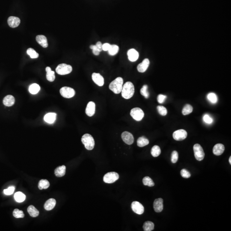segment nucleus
<instances>
[{
	"label": "nucleus",
	"instance_id": "11",
	"mask_svg": "<svg viewBox=\"0 0 231 231\" xmlns=\"http://www.w3.org/2000/svg\"><path fill=\"white\" fill-rule=\"evenodd\" d=\"M123 141L128 145H131L134 142V138L133 135L128 131H124L121 135Z\"/></svg>",
	"mask_w": 231,
	"mask_h": 231
},
{
	"label": "nucleus",
	"instance_id": "40",
	"mask_svg": "<svg viewBox=\"0 0 231 231\" xmlns=\"http://www.w3.org/2000/svg\"><path fill=\"white\" fill-rule=\"evenodd\" d=\"M178 158V154L177 152L174 151L172 152L171 155V160L172 163H176Z\"/></svg>",
	"mask_w": 231,
	"mask_h": 231
},
{
	"label": "nucleus",
	"instance_id": "38",
	"mask_svg": "<svg viewBox=\"0 0 231 231\" xmlns=\"http://www.w3.org/2000/svg\"><path fill=\"white\" fill-rule=\"evenodd\" d=\"M13 215L16 218H23L24 217V214L23 211L18 209H15L13 211Z\"/></svg>",
	"mask_w": 231,
	"mask_h": 231
},
{
	"label": "nucleus",
	"instance_id": "37",
	"mask_svg": "<svg viewBox=\"0 0 231 231\" xmlns=\"http://www.w3.org/2000/svg\"><path fill=\"white\" fill-rule=\"evenodd\" d=\"M140 93L142 96L145 97L146 98H148L150 96V94L148 91V86L147 85H144L142 87L140 90Z\"/></svg>",
	"mask_w": 231,
	"mask_h": 231
},
{
	"label": "nucleus",
	"instance_id": "34",
	"mask_svg": "<svg viewBox=\"0 0 231 231\" xmlns=\"http://www.w3.org/2000/svg\"><path fill=\"white\" fill-rule=\"evenodd\" d=\"M143 185L149 187H153L155 185V183L153 180L150 177H145L143 179Z\"/></svg>",
	"mask_w": 231,
	"mask_h": 231
},
{
	"label": "nucleus",
	"instance_id": "2",
	"mask_svg": "<svg viewBox=\"0 0 231 231\" xmlns=\"http://www.w3.org/2000/svg\"><path fill=\"white\" fill-rule=\"evenodd\" d=\"M123 80L121 77H118L111 82L109 85V89L115 94H119L123 89Z\"/></svg>",
	"mask_w": 231,
	"mask_h": 231
},
{
	"label": "nucleus",
	"instance_id": "30",
	"mask_svg": "<svg viewBox=\"0 0 231 231\" xmlns=\"http://www.w3.org/2000/svg\"><path fill=\"white\" fill-rule=\"evenodd\" d=\"M49 186V183L46 179H42L40 181L38 184V187L40 190L47 189Z\"/></svg>",
	"mask_w": 231,
	"mask_h": 231
},
{
	"label": "nucleus",
	"instance_id": "9",
	"mask_svg": "<svg viewBox=\"0 0 231 231\" xmlns=\"http://www.w3.org/2000/svg\"><path fill=\"white\" fill-rule=\"evenodd\" d=\"M187 134V131L184 129H179L174 131L173 133V138L177 141H182L186 138Z\"/></svg>",
	"mask_w": 231,
	"mask_h": 231
},
{
	"label": "nucleus",
	"instance_id": "3",
	"mask_svg": "<svg viewBox=\"0 0 231 231\" xmlns=\"http://www.w3.org/2000/svg\"><path fill=\"white\" fill-rule=\"evenodd\" d=\"M81 141L85 148L88 150H93L95 145V141L93 137L89 134H86L83 136Z\"/></svg>",
	"mask_w": 231,
	"mask_h": 231
},
{
	"label": "nucleus",
	"instance_id": "46",
	"mask_svg": "<svg viewBox=\"0 0 231 231\" xmlns=\"http://www.w3.org/2000/svg\"><path fill=\"white\" fill-rule=\"evenodd\" d=\"M110 46H111V45L109 44V43H104V44H103L102 46V50L104 51H108V50L109 49Z\"/></svg>",
	"mask_w": 231,
	"mask_h": 231
},
{
	"label": "nucleus",
	"instance_id": "41",
	"mask_svg": "<svg viewBox=\"0 0 231 231\" xmlns=\"http://www.w3.org/2000/svg\"><path fill=\"white\" fill-rule=\"evenodd\" d=\"M15 189V187L10 186L7 189L4 190L3 192H4V194H6V195H12Z\"/></svg>",
	"mask_w": 231,
	"mask_h": 231
},
{
	"label": "nucleus",
	"instance_id": "26",
	"mask_svg": "<svg viewBox=\"0 0 231 231\" xmlns=\"http://www.w3.org/2000/svg\"><path fill=\"white\" fill-rule=\"evenodd\" d=\"M149 141L144 137H139L137 140V145L139 147H143L149 144Z\"/></svg>",
	"mask_w": 231,
	"mask_h": 231
},
{
	"label": "nucleus",
	"instance_id": "14",
	"mask_svg": "<svg viewBox=\"0 0 231 231\" xmlns=\"http://www.w3.org/2000/svg\"><path fill=\"white\" fill-rule=\"evenodd\" d=\"M95 111H96V104L95 103L93 102H89L87 105L85 110L86 114L89 117H92L95 114Z\"/></svg>",
	"mask_w": 231,
	"mask_h": 231
},
{
	"label": "nucleus",
	"instance_id": "23",
	"mask_svg": "<svg viewBox=\"0 0 231 231\" xmlns=\"http://www.w3.org/2000/svg\"><path fill=\"white\" fill-rule=\"evenodd\" d=\"M36 40L40 45L43 48H47L48 46L47 38L45 36L40 35H38L36 37Z\"/></svg>",
	"mask_w": 231,
	"mask_h": 231
},
{
	"label": "nucleus",
	"instance_id": "27",
	"mask_svg": "<svg viewBox=\"0 0 231 231\" xmlns=\"http://www.w3.org/2000/svg\"><path fill=\"white\" fill-rule=\"evenodd\" d=\"M40 90V88L38 84H33L30 85L29 88V91L31 94H36L38 93Z\"/></svg>",
	"mask_w": 231,
	"mask_h": 231
},
{
	"label": "nucleus",
	"instance_id": "18",
	"mask_svg": "<svg viewBox=\"0 0 231 231\" xmlns=\"http://www.w3.org/2000/svg\"><path fill=\"white\" fill-rule=\"evenodd\" d=\"M225 150L224 145L221 143L215 145L213 149V152L216 156H220L224 153Z\"/></svg>",
	"mask_w": 231,
	"mask_h": 231
},
{
	"label": "nucleus",
	"instance_id": "12",
	"mask_svg": "<svg viewBox=\"0 0 231 231\" xmlns=\"http://www.w3.org/2000/svg\"><path fill=\"white\" fill-rule=\"evenodd\" d=\"M92 77L94 82L99 87H102L104 84V78L99 73H92Z\"/></svg>",
	"mask_w": 231,
	"mask_h": 231
},
{
	"label": "nucleus",
	"instance_id": "25",
	"mask_svg": "<svg viewBox=\"0 0 231 231\" xmlns=\"http://www.w3.org/2000/svg\"><path fill=\"white\" fill-rule=\"evenodd\" d=\"M27 211L30 216L33 218L37 217L39 215V211L34 205H30L28 207Z\"/></svg>",
	"mask_w": 231,
	"mask_h": 231
},
{
	"label": "nucleus",
	"instance_id": "36",
	"mask_svg": "<svg viewBox=\"0 0 231 231\" xmlns=\"http://www.w3.org/2000/svg\"><path fill=\"white\" fill-rule=\"evenodd\" d=\"M207 98L211 103L215 104L218 102V99L217 95L215 93H213V92H211L208 94L207 96Z\"/></svg>",
	"mask_w": 231,
	"mask_h": 231
},
{
	"label": "nucleus",
	"instance_id": "39",
	"mask_svg": "<svg viewBox=\"0 0 231 231\" xmlns=\"http://www.w3.org/2000/svg\"><path fill=\"white\" fill-rule=\"evenodd\" d=\"M158 111L160 115L163 116L166 115L167 114V110L166 108L163 106H158L157 108Z\"/></svg>",
	"mask_w": 231,
	"mask_h": 231
},
{
	"label": "nucleus",
	"instance_id": "13",
	"mask_svg": "<svg viewBox=\"0 0 231 231\" xmlns=\"http://www.w3.org/2000/svg\"><path fill=\"white\" fill-rule=\"evenodd\" d=\"M153 207L156 212H161L163 210V200L162 198L157 199L154 201Z\"/></svg>",
	"mask_w": 231,
	"mask_h": 231
},
{
	"label": "nucleus",
	"instance_id": "22",
	"mask_svg": "<svg viewBox=\"0 0 231 231\" xmlns=\"http://www.w3.org/2000/svg\"><path fill=\"white\" fill-rule=\"evenodd\" d=\"M56 204V201L54 199L51 198L48 199L44 204V208L47 211H50L55 208Z\"/></svg>",
	"mask_w": 231,
	"mask_h": 231
},
{
	"label": "nucleus",
	"instance_id": "15",
	"mask_svg": "<svg viewBox=\"0 0 231 231\" xmlns=\"http://www.w3.org/2000/svg\"><path fill=\"white\" fill-rule=\"evenodd\" d=\"M150 64V61L149 59L146 58L141 63L138 64L137 67V70L139 72L143 73L145 72L148 69Z\"/></svg>",
	"mask_w": 231,
	"mask_h": 231
},
{
	"label": "nucleus",
	"instance_id": "35",
	"mask_svg": "<svg viewBox=\"0 0 231 231\" xmlns=\"http://www.w3.org/2000/svg\"><path fill=\"white\" fill-rule=\"evenodd\" d=\"M27 54L30 56V58L32 59L38 58L39 57V54L37 53L34 49L32 48H29L27 50Z\"/></svg>",
	"mask_w": 231,
	"mask_h": 231
},
{
	"label": "nucleus",
	"instance_id": "31",
	"mask_svg": "<svg viewBox=\"0 0 231 231\" xmlns=\"http://www.w3.org/2000/svg\"><path fill=\"white\" fill-rule=\"evenodd\" d=\"M143 229L145 231H151L154 229V224L151 221H146L143 226Z\"/></svg>",
	"mask_w": 231,
	"mask_h": 231
},
{
	"label": "nucleus",
	"instance_id": "24",
	"mask_svg": "<svg viewBox=\"0 0 231 231\" xmlns=\"http://www.w3.org/2000/svg\"><path fill=\"white\" fill-rule=\"evenodd\" d=\"M46 78L48 81L50 82L54 81L55 78V72L51 70V68L50 67H47L46 69Z\"/></svg>",
	"mask_w": 231,
	"mask_h": 231
},
{
	"label": "nucleus",
	"instance_id": "32",
	"mask_svg": "<svg viewBox=\"0 0 231 231\" xmlns=\"http://www.w3.org/2000/svg\"><path fill=\"white\" fill-rule=\"evenodd\" d=\"M119 51V47L116 45H111L109 49L108 50L109 55L111 56L115 55Z\"/></svg>",
	"mask_w": 231,
	"mask_h": 231
},
{
	"label": "nucleus",
	"instance_id": "17",
	"mask_svg": "<svg viewBox=\"0 0 231 231\" xmlns=\"http://www.w3.org/2000/svg\"><path fill=\"white\" fill-rule=\"evenodd\" d=\"M7 22L9 27L12 28H15L20 25V20L15 16H10L8 19Z\"/></svg>",
	"mask_w": 231,
	"mask_h": 231
},
{
	"label": "nucleus",
	"instance_id": "5",
	"mask_svg": "<svg viewBox=\"0 0 231 231\" xmlns=\"http://www.w3.org/2000/svg\"><path fill=\"white\" fill-rule=\"evenodd\" d=\"M193 149L196 159L198 161H202L204 158L205 153L202 146L199 144H196L193 146Z\"/></svg>",
	"mask_w": 231,
	"mask_h": 231
},
{
	"label": "nucleus",
	"instance_id": "10",
	"mask_svg": "<svg viewBox=\"0 0 231 231\" xmlns=\"http://www.w3.org/2000/svg\"><path fill=\"white\" fill-rule=\"evenodd\" d=\"M131 207L133 211L139 215L143 214L144 211L143 206L137 201H134L132 202Z\"/></svg>",
	"mask_w": 231,
	"mask_h": 231
},
{
	"label": "nucleus",
	"instance_id": "1",
	"mask_svg": "<svg viewBox=\"0 0 231 231\" xmlns=\"http://www.w3.org/2000/svg\"><path fill=\"white\" fill-rule=\"evenodd\" d=\"M122 96L125 99L131 98L135 93V87L131 82L128 81L123 85L122 89Z\"/></svg>",
	"mask_w": 231,
	"mask_h": 231
},
{
	"label": "nucleus",
	"instance_id": "42",
	"mask_svg": "<svg viewBox=\"0 0 231 231\" xmlns=\"http://www.w3.org/2000/svg\"><path fill=\"white\" fill-rule=\"evenodd\" d=\"M181 175L183 177L186 178H189L191 176V173L185 169L181 171Z\"/></svg>",
	"mask_w": 231,
	"mask_h": 231
},
{
	"label": "nucleus",
	"instance_id": "20",
	"mask_svg": "<svg viewBox=\"0 0 231 231\" xmlns=\"http://www.w3.org/2000/svg\"><path fill=\"white\" fill-rule=\"evenodd\" d=\"M57 114L54 113H49L44 116V119L45 122L49 124H53L56 119Z\"/></svg>",
	"mask_w": 231,
	"mask_h": 231
},
{
	"label": "nucleus",
	"instance_id": "43",
	"mask_svg": "<svg viewBox=\"0 0 231 231\" xmlns=\"http://www.w3.org/2000/svg\"><path fill=\"white\" fill-rule=\"evenodd\" d=\"M166 98L167 96L165 95L159 94L157 97V101L159 103L162 104L165 102Z\"/></svg>",
	"mask_w": 231,
	"mask_h": 231
},
{
	"label": "nucleus",
	"instance_id": "48",
	"mask_svg": "<svg viewBox=\"0 0 231 231\" xmlns=\"http://www.w3.org/2000/svg\"><path fill=\"white\" fill-rule=\"evenodd\" d=\"M229 162H230V164H231V157H230V158H229Z\"/></svg>",
	"mask_w": 231,
	"mask_h": 231
},
{
	"label": "nucleus",
	"instance_id": "29",
	"mask_svg": "<svg viewBox=\"0 0 231 231\" xmlns=\"http://www.w3.org/2000/svg\"><path fill=\"white\" fill-rule=\"evenodd\" d=\"M152 155L154 157H157L161 153V150L158 145H154L152 147L151 151Z\"/></svg>",
	"mask_w": 231,
	"mask_h": 231
},
{
	"label": "nucleus",
	"instance_id": "8",
	"mask_svg": "<svg viewBox=\"0 0 231 231\" xmlns=\"http://www.w3.org/2000/svg\"><path fill=\"white\" fill-rule=\"evenodd\" d=\"M61 95L65 98H69L73 97L75 94V90L69 87H64L60 90Z\"/></svg>",
	"mask_w": 231,
	"mask_h": 231
},
{
	"label": "nucleus",
	"instance_id": "21",
	"mask_svg": "<svg viewBox=\"0 0 231 231\" xmlns=\"http://www.w3.org/2000/svg\"><path fill=\"white\" fill-rule=\"evenodd\" d=\"M66 167L65 166L62 165L58 166L56 168L55 170V174L57 177L63 176L66 173Z\"/></svg>",
	"mask_w": 231,
	"mask_h": 231
},
{
	"label": "nucleus",
	"instance_id": "45",
	"mask_svg": "<svg viewBox=\"0 0 231 231\" xmlns=\"http://www.w3.org/2000/svg\"><path fill=\"white\" fill-rule=\"evenodd\" d=\"M90 49L92 50V52L94 55L96 56L100 54V51L98 50L96 45H91L90 46Z\"/></svg>",
	"mask_w": 231,
	"mask_h": 231
},
{
	"label": "nucleus",
	"instance_id": "19",
	"mask_svg": "<svg viewBox=\"0 0 231 231\" xmlns=\"http://www.w3.org/2000/svg\"><path fill=\"white\" fill-rule=\"evenodd\" d=\"M15 99L14 97L11 95H7L4 98L3 104L5 106L11 107L14 104Z\"/></svg>",
	"mask_w": 231,
	"mask_h": 231
},
{
	"label": "nucleus",
	"instance_id": "47",
	"mask_svg": "<svg viewBox=\"0 0 231 231\" xmlns=\"http://www.w3.org/2000/svg\"><path fill=\"white\" fill-rule=\"evenodd\" d=\"M96 46H97L98 49V50L100 51V52L102 51V42H98L96 43Z\"/></svg>",
	"mask_w": 231,
	"mask_h": 231
},
{
	"label": "nucleus",
	"instance_id": "4",
	"mask_svg": "<svg viewBox=\"0 0 231 231\" xmlns=\"http://www.w3.org/2000/svg\"><path fill=\"white\" fill-rule=\"evenodd\" d=\"M72 70L71 66L65 63L60 64L56 69L57 73L60 75H67L70 73Z\"/></svg>",
	"mask_w": 231,
	"mask_h": 231
},
{
	"label": "nucleus",
	"instance_id": "33",
	"mask_svg": "<svg viewBox=\"0 0 231 231\" xmlns=\"http://www.w3.org/2000/svg\"><path fill=\"white\" fill-rule=\"evenodd\" d=\"M193 108L191 105L189 104H186L183 108L182 113L184 115L189 114L192 112Z\"/></svg>",
	"mask_w": 231,
	"mask_h": 231
},
{
	"label": "nucleus",
	"instance_id": "6",
	"mask_svg": "<svg viewBox=\"0 0 231 231\" xmlns=\"http://www.w3.org/2000/svg\"><path fill=\"white\" fill-rule=\"evenodd\" d=\"M119 178V175L114 172H109L104 175L103 181L106 183L111 184L114 183Z\"/></svg>",
	"mask_w": 231,
	"mask_h": 231
},
{
	"label": "nucleus",
	"instance_id": "44",
	"mask_svg": "<svg viewBox=\"0 0 231 231\" xmlns=\"http://www.w3.org/2000/svg\"><path fill=\"white\" fill-rule=\"evenodd\" d=\"M203 120L206 123L208 124L212 123L213 121L212 118L208 114H205L204 116Z\"/></svg>",
	"mask_w": 231,
	"mask_h": 231
},
{
	"label": "nucleus",
	"instance_id": "28",
	"mask_svg": "<svg viewBox=\"0 0 231 231\" xmlns=\"http://www.w3.org/2000/svg\"><path fill=\"white\" fill-rule=\"evenodd\" d=\"M15 199L18 203H22L25 200L26 196L22 193L18 192L15 194Z\"/></svg>",
	"mask_w": 231,
	"mask_h": 231
},
{
	"label": "nucleus",
	"instance_id": "16",
	"mask_svg": "<svg viewBox=\"0 0 231 231\" xmlns=\"http://www.w3.org/2000/svg\"><path fill=\"white\" fill-rule=\"evenodd\" d=\"M128 58L131 62H135L138 59V52L135 49H131L127 52Z\"/></svg>",
	"mask_w": 231,
	"mask_h": 231
},
{
	"label": "nucleus",
	"instance_id": "7",
	"mask_svg": "<svg viewBox=\"0 0 231 231\" xmlns=\"http://www.w3.org/2000/svg\"><path fill=\"white\" fill-rule=\"evenodd\" d=\"M130 115L135 120L137 121H140L143 119L144 117L143 111L140 108H134L131 110Z\"/></svg>",
	"mask_w": 231,
	"mask_h": 231
}]
</instances>
